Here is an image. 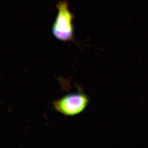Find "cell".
I'll return each mask as SVG.
<instances>
[{
	"mask_svg": "<svg viewBox=\"0 0 148 148\" xmlns=\"http://www.w3.org/2000/svg\"><path fill=\"white\" fill-rule=\"evenodd\" d=\"M89 103L87 95L77 92L68 94L54 101L53 107L57 112L64 115H76L84 110Z\"/></svg>",
	"mask_w": 148,
	"mask_h": 148,
	"instance_id": "7a4b0ae2",
	"label": "cell"
},
{
	"mask_svg": "<svg viewBox=\"0 0 148 148\" xmlns=\"http://www.w3.org/2000/svg\"><path fill=\"white\" fill-rule=\"evenodd\" d=\"M58 13L52 27L54 36L62 41H70L73 40L74 16L69 10L66 1H61L57 4Z\"/></svg>",
	"mask_w": 148,
	"mask_h": 148,
	"instance_id": "6da1fadb",
	"label": "cell"
}]
</instances>
